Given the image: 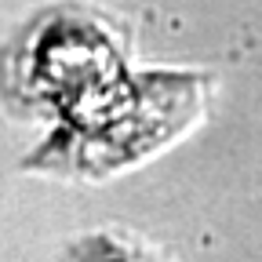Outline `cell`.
Wrapping results in <instances>:
<instances>
[{
	"mask_svg": "<svg viewBox=\"0 0 262 262\" xmlns=\"http://www.w3.org/2000/svg\"><path fill=\"white\" fill-rule=\"evenodd\" d=\"M62 262H175V258L164 255L153 244H146L135 233H124V229H98V233L77 237L62 251Z\"/></svg>",
	"mask_w": 262,
	"mask_h": 262,
	"instance_id": "obj_2",
	"label": "cell"
},
{
	"mask_svg": "<svg viewBox=\"0 0 262 262\" xmlns=\"http://www.w3.org/2000/svg\"><path fill=\"white\" fill-rule=\"evenodd\" d=\"M201 102L204 80L196 73L117 80L110 91H95L91 106L73 110L70 124L55 131V139L26 160V168L73 179H106L179 139V131L201 117Z\"/></svg>",
	"mask_w": 262,
	"mask_h": 262,
	"instance_id": "obj_1",
	"label": "cell"
}]
</instances>
